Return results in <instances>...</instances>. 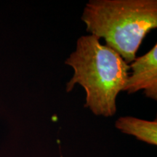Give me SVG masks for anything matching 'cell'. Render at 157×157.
Wrapping results in <instances>:
<instances>
[{
	"instance_id": "cell-1",
	"label": "cell",
	"mask_w": 157,
	"mask_h": 157,
	"mask_svg": "<svg viewBox=\"0 0 157 157\" xmlns=\"http://www.w3.org/2000/svg\"><path fill=\"white\" fill-rule=\"evenodd\" d=\"M65 63L74 70L66 92L79 84L86 93L84 108L96 116L114 115L117 98L125 87L130 69L120 55L90 34L77 39L76 50Z\"/></svg>"
},
{
	"instance_id": "cell-2",
	"label": "cell",
	"mask_w": 157,
	"mask_h": 157,
	"mask_svg": "<svg viewBox=\"0 0 157 157\" xmlns=\"http://www.w3.org/2000/svg\"><path fill=\"white\" fill-rule=\"evenodd\" d=\"M86 30L120 55L136 58L143 39L157 27L156 0H90L82 15Z\"/></svg>"
},
{
	"instance_id": "cell-3",
	"label": "cell",
	"mask_w": 157,
	"mask_h": 157,
	"mask_svg": "<svg viewBox=\"0 0 157 157\" xmlns=\"http://www.w3.org/2000/svg\"><path fill=\"white\" fill-rule=\"evenodd\" d=\"M129 68L132 69L123 91L128 94L144 90L146 97L157 100V44L143 56L136 58Z\"/></svg>"
},
{
	"instance_id": "cell-4",
	"label": "cell",
	"mask_w": 157,
	"mask_h": 157,
	"mask_svg": "<svg viewBox=\"0 0 157 157\" xmlns=\"http://www.w3.org/2000/svg\"><path fill=\"white\" fill-rule=\"evenodd\" d=\"M115 126L121 132L133 135L148 144H157V120L148 121L132 117L119 118Z\"/></svg>"
}]
</instances>
